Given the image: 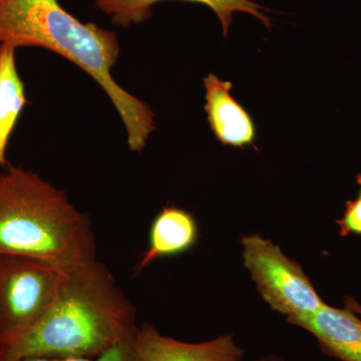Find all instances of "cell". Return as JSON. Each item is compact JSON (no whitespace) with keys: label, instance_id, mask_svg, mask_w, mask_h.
<instances>
[{"label":"cell","instance_id":"cell-1","mask_svg":"<svg viewBox=\"0 0 361 361\" xmlns=\"http://www.w3.org/2000/svg\"><path fill=\"white\" fill-rule=\"evenodd\" d=\"M137 311L97 259L66 271L54 302L23 336L0 345V361L94 358L132 336Z\"/></svg>","mask_w":361,"mask_h":361},{"label":"cell","instance_id":"cell-2","mask_svg":"<svg viewBox=\"0 0 361 361\" xmlns=\"http://www.w3.org/2000/svg\"><path fill=\"white\" fill-rule=\"evenodd\" d=\"M0 44L49 49L89 73L122 118L130 149L141 152L146 147L155 115L111 75L121 51L116 32L78 20L59 0H0Z\"/></svg>","mask_w":361,"mask_h":361},{"label":"cell","instance_id":"cell-3","mask_svg":"<svg viewBox=\"0 0 361 361\" xmlns=\"http://www.w3.org/2000/svg\"><path fill=\"white\" fill-rule=\"evenodd\" d=\"M0 254L73 267L97 258L92 221L37 173L8 166L0 173Z\"/></svg>","mask_w":361,"mask_h":361},{"label":"cell","instance_id":"cell-4","mask_svg":"<svg viewBox=\"0 0 361 361\" xmlns=\"http://www.w3.org/2000/svg\"><path fill=\"white\" fill-rule=\"evenodd\" d=\"M68 269L30 256L0 254V345L37 324L54 302Z\"/></svg>","mask_w":361,"mask_h":361},{"label":"cell","instance_id":"cell-5","mask_svg":"<svg viewBox=\"0 0 361 361\" xmlns=\"http://www.w3.org/2000/svg\"><path fill=\"white\" fill-rule=\"evenodd\" d=\"M242 259L263 300L287 322L315 312L325 302L301 265L260 234L241 238Z\"/></svg>","mask_w":361,"mask_h":361},{"label":"cell","instance_id":"cell-6","mask_svg":"<svg viewBox=\"0 0 361 361\" xmlns=\"http://www.w3.org/2000/svg\"><path fill=\"white\" fill-rule=\"evenodd\" d=\"M133 349L135 361H242L245 355L232 334L187 342L164 336L148 322L135 329Z\"/></svg>","mask_w":361,"mask_h":361},{"label":"cell","instance_id":"cell-7","mask_svg":"<svg viewBox=\"0 0 361 361\" xmlns=\"http://www.w3.org/2000/svg\"><path fill=\"white\" fill-rule=\"evenodd\" d=\"M289 324L314 336L322 353L341 361H361V317L348 308L325 303L319 310Z\"/></svg>","mask_w":361,"mask_h":361},{"label":"cell","instance_id":"cell-8","mask_svg":"<svg viewBox=\"0 0 361 361\" xmlns=\"http://www.w3.org/2000/svg\"><path fill=\"white\" fill-rule=\"evenodd\" d=\"M205 111L216 137L225 146L244 148L254 144L255 126L245 109L235 101L230 92L232 82L221 80L213 73L204 78Z\"/></svg>","mask_w":361,"mask_h":361},{"label":"cell","instance_id":"cell-9","mask_svg":"<svg viewBox=\"0 0 361 361\" xmlns=\"http://www.w3.org/2000/svg\"><path fill=\"white\" fill-rule=\"evenodd\" d=\"M198 239V223L191 213L179 207H165L152 222L148 247L135 265V272H141L160 259L186 253L194 248Z\"/></svg>","mask_w":361,"mask_h":361},{"label":"cell","instance_id":"cell-10","mask_svg":"<svg viewBox=\"0 0 361 361\" xmlns=\"http://www.w3.org/2000/svg\"><path fill=\"white\" fill-rule=\"evenodd\" d=\"M165 0H94V6L99 11L110 16L114 25L128 27L132 25H139L151 18L152 8L158 2ZM197 2L212 9L219 18L222 25L223 35L227 37L234 20L235 13L251 14L260 20L270 30V18L263 13L264 7L251 0H184Z\"/></svg>","mask_w":361,"mask_h":361},{"label":"cell","instance_id":"cell-11","mask_svg":"<svg viewBox=\"0 0 361 361\" xmlns=\"http://www.w3.org/2000/svg\"><path fill=\"white\" fill-rule=\"evenodd\" d=\"M13 47L0 44V166L6 167V149L26 103L25 84L18 75Z\"/></svg>","mask_w":361,"mask_h":361},{"label":"cell","instance_id":"cell-12","mask_svg":"<svg viewBox=\"0 0 361 361\" xmlns=\"http://www.w3.org/2000/svg\"><path fill=\"white\" fill-rule=\"evenodd\" d=\"M356 182L360 188L357 198L346 202L342 217L336 220L339 235L342 237L361 236V173L356 177Z\"/></svg>","mask_w":361,"mask_h":361},{"label":"cell","instance_id":"cell-13","mask_svg":"<svg viewBox=\"0 0 361 361\" xmlns=\"http://www.w3.org/2000/svg\"><path fill=\"white\" fill-rule=\"evenodd\" d=\"M135 334V332H134ZM133 334L129 338L121 342L116 348H111L108 353L94 358H42L30 357L18 361H135L134 349H133Z\"/></svg>","mask_w":361,"mask_h":361},{"label":"cell","instance_id":"cell-14","mask_svg":"<svg viewBox=\"0 0 361 361\" xmlns=\"http://www.w3.org/2000/svg\"><path fill=\"white\" fill-rule=\"evenodd\" d=\"M344 305H345V307L348 308L349 310L353 311V312L360 315L361 317V305L357 301H355V299L351 298V297H346V298L344 299Z\"/></svg>","mask_w":361,"mask_h":361},{"label":"cell","instance_id":"cell-15","mask_svg":"<svg viewBox=\"0 0 361 361\" xmlns=\"http://www.w3.org/2000/svg\"><path fill=\"white\" fill-rule=\"evenodd\" d=\"M251 361H287L284 358L280 357V356L275 355H270L267 356H263V357L257 358Z\"/></svg>","mask_w":361,"mask_h":361}]
</instances>
